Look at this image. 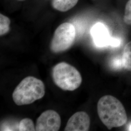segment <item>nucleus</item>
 <instances>
[{"label":"nucleus","instance_id":"14","mask_svg":"<svg viewBox=\"0 0 131 131\" xmlns=\"http://www.w3.org/2000/svg\"><path fill=\"white\" fill-rule=\"evenodd\" d=\"M129 130V131H131V126H130V127Z\"/></svg>","mask_w":131,"mask_h":131},{"label":"nucleus","instance_id":"8","mask_svg":"<svg viewBox=\"0 0 131 131\" xmlns=\"http://www.w3.org/2000/svg\"><path fill=\"white\" fill-rule=\"evenodd\" d=\"M79 0H52V6L54 9L66 12L72 8L77 4Z\"/></svg>","mask_w":131,"mask_h":131},{"label":"nucleus","instance_id":"11","mask_svg":"<svg viewBox=\"0 0 131 131\" xmlns=\"http://www.w3.org/2000/svg\"><path fill=\"white\" fill-rule=\"evenodd\" d=\"M10 19L4 15L0 14V36H2L10 30Z\"/></svg>","mask_w":131,"mask_h":131},{"label":"nucleus","instance_id":"10","mask_svg":"<svg viewBox=\"0 0 131 131\" xmlns=\"http://www.w3.org/2000/svg\"><path fill=\"white\" fill-rule=\"evenodd\" d=\"M18 131H35L36 130L33 121L28 118H25L19 122Z\"/></svg>","mask_w":131,"mask_h":131},{"label":"nucleus","instance_id":"12","mask_svg":"<svg viewBox=\"0 0 131 131\" xmlns=\"http://www.w3.org/2000/svg\"><path fill=\"white\" fill-rule=\"evenodd\" d=\"M123 21L127 25H131V0H129L125 5Z\"/></svg>","mask_w":131,"mask_h":131},{"label":"nucleus","instance_id":"15","mask_svg":"<svg viewBox=\"0 0 131 131\" xmlns=\"http://www.w3.org/2000/svg\"><path fill=\"white\" fill-rule=\"evenodd\" d=\"M19 1H24V0H19Z\"/></svg>","mask_w":131,"mask_h":131},{"label":"nucleus","instance_id":"2","mask_svg":"<svg viewBox=\"0 0 131 131\" xmlns=\"http://www.w3.org/2000/svg\"><path fill=\"white\" fill-rule=\"evenodd\" d=\"M45 93V85L42 81L33 76H28L17 85L12 97L14 103L17 105H24L41 99Z\"/></svg>","mask_w":131,"mask_h":131},{"label":"nucleus","instance_id":"6","mask_svg":"<svg viewBox=\"0 0 131 131\" xmlns=\"http://www.w3.org/2000/svg\"><path fill=\"white\" fill-rule=\"evenodd\" d=\"M90 118L85 112L80 111L73 114L69 119L65 131H87L89 130Z\"/></svg>","mask_w":131,"mask_h":131},{"label":"nucleus","instance_id":"1","mask_svg":"<svg viewBox=\"0 0 131 131\" xmlns=\"http://www.w3.org/2000/svg\"><path fill=\"white\" fill-rule=\"evenodd\" d=\"M99 117L109 130L122 126L126 123L127 116L122 103L111 95H105L97 104Z\"/></svg>","mask_w":131,"mask_h":131},{"label":"nucleus","instance_id":"13","mask_svg":"<svg viewBox=\"0 0 131 131\" xmlns=\"http://www.w3.org/2000/svg\"><path fill=\"white\" fill-rule=\"evenodd\" d=\"M120 43L119 40L116 38H111V41L110 43V45H111L112 46H117Z\"/></svg>","mask_w":131,"mask_h":131},{"label":"nucleus","instance_id":"5","mask_svg":"<svg viewBox=\"0 0 131 131\" xmlns=\"http://www.w3.org/2000/svg\"><path fill=\"white\" fill-rule=\"evenodd\" d=\"M61 126V118L56 111L48 110L42 113L37 120V131H57Z\"/></svg>","mask_w":131,"mask_h":131},{"label":"nucleus","instance_id":"9","mask_svg":"<svg viewBox=\"0 0 131 131\" xmlns=\"http://www.w3.org/2000/svg\"><path fill=\"white\" fill-rule=\"evenodd\" d=\"M122 65L124 69L131 71V41L124 47L122 56Z\"/></svg>","mask_w":131,"mask_h":131},{"label":"nucleus","instance_id":"7","mask_svg":"<svg viewBox=\"0 0 131 131\" xmlns=\"http://www.w3.org/2000/svg\"><path fill=\"white\" fill-rule=\"evenodd\" d=\"M91 34L95 44L103 47L110 45L112 38L110 37L107 28L101 23L95 24L91 29Z\"/></svg>","mask_w":131,"mask_h":131},{"label":"nucleus","instance_id":"3","mask_svg":"<svg viewBox=\"0 0 131 131\" xmlns=\"http://www.w3.org/2000/svg\"><path fill=\"white\" fill-rule=\"evenodd\" d=\"M52 77L55 84L64 90H75L82 82L79 71L66 62L59 63L53 67Z\"/></svg>","mask_w":131,"mask_h":131},{"label":"nucleus","instance_id":"4","mask_svg":"<svg viewBox=\"0 0 131 131\" xmlns=\"http://www.w3.org/2000/svg\"><path fill=\"white\" fill-rule=\"evenodd\" d=\"M75 38L76 30L72 24H61L54 33L50 45L51 50L54 53L65 51L73 45Z\"/></svg>","mask_w":131,"mask_h":131}]
</instances>
